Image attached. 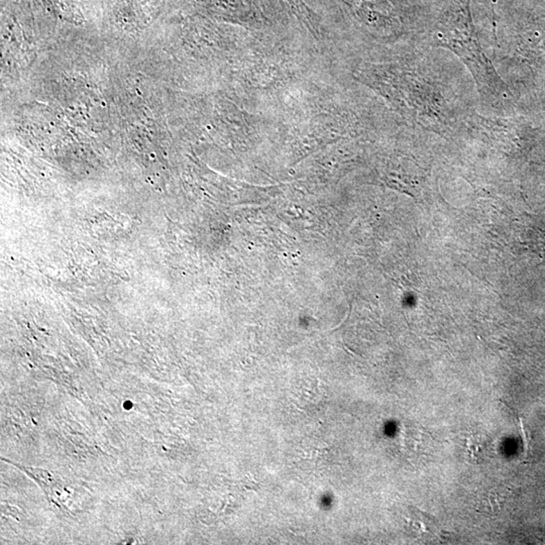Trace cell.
Returning a JSON list of instances; mask_svg holds the SVG:
<instances>
[{"label": "cell", "mask_w": 545, "mask_h": 545, "mask_svg": "<svg viewBox=\"0 0 545 545\" xmlns=\"http://www.w3.org/2000/svg\"><path fill=\"white\" fill-rule=\"evenodd\" d=\"M282 2L288 6L289 10L297 17L298 19H305L310 15V8L305 4L303 0H282Z\"/></svg>", "instance_id": "1"}]
</instances>
